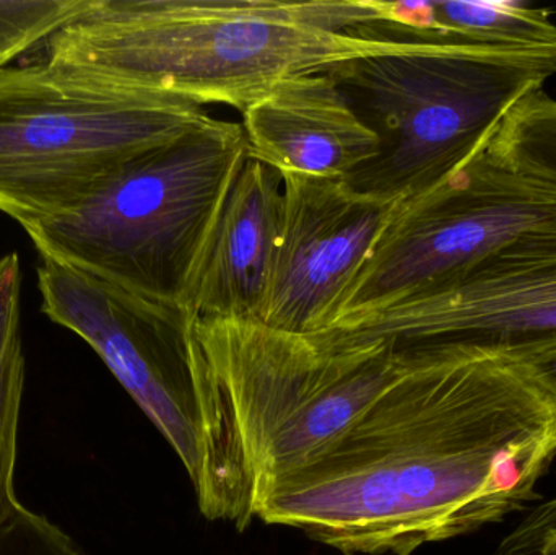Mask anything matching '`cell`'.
Returning a JSON list of instances; mask_svg holds the SVG:
<instances>
[{"instance_id":"1","label":"cell","mask_w":556,"mask_h":555,"mask_svg":"<svg viewBox=\"0 0 556 555\" xmlns=\"http://www.w3.org/2000/svg\"><path fill=\"white\" fill-rule=\"evenodd\" d=\"M336 443L270 484L254 520L343 555H412L538 501L556 396L522 362L407 348Z\"/></svg>"},{"instance_id":"2","label":"cell","mask_w":556,"mask_h":555,"mask_svg":"<svg viewBox=\"0 0 556 555\" xmlns=\"http://www.w3.org/2000/svg\"><path fill=\"white\" fill-rule=\"evenodd\" d=\"M375 23V0H87L41 46L36 65L71 80L243 114L288 78L401 45L358 35Z\"/></svg>"},{"instance_id":"3","label":"cell","mask_w":556,"mask_h":555,"mask_svg":"<svg viewBox=\"0 0 556 555\" xmlns=\"http://www.w3.org/2000/svg\"><path fill=\"white\" fill-rule=\"evenodd\" d=\"M217 396L222 453L207 520L253 524L270 484L329 449L388 387L401 351L388 342L320 349L260 321L198 319Z\"/></svg>"},{"instance_id":"4","label":"cell","mask_w":556,"mask_h":555,"mask_svg":"<svg viewBox=\"0 0 556 555\" xmlns=\"http://www.w3.org/2000/svg\"><path fill=\"white\" fill-rule=\"evenodd\" d=\"M379 153L345 179L405 201L437 188L485 146L508 111L556 75V42L516 48L401 42L327 71Z\"/></svg>"},{"instance_id":"5","label":"cell","mask_w":556,"mask_h":555,"mask_svg":"<svg viewBox=\"0 0 556 555\" xmlns=\"http://www.w3.org/2000/svg\"><path fill=\"white\" fill-rule=\"evenodd\" d=\"M247 160L243 126L214 117L134 156L71 214L26 235L41 257L182 303Z\"/></svg>"},{"instance_id":"6","label":"cell","mask_w":556,"mask_h":555,"mask_svg":"<svg viewBox=\"0 0 556 555\" xmlns=\"http://www.w3.org/2000/svg\"><path fill=\"white\" fill-rule=\"evenodd\" d=\"M214 116L201 104L59 77L0 71V212L39 227L77 209L134 156Z\"/></svg>"},{"instance_id":"7","label":"cell","mask_w":556,"mask_h":555,"mask_svg":"<svg viewBox=\"0 0 556 555\" xmlns=\"http://www.w3.org/2000/svg\"><path fill=\"white\" fill-rule=\"evenodd\" d=\"M38 289L42 313L97 352L204 501L220 462L222 419L191 310L48 257Z\"/></svg>"},{"instance_id":"8","label":"cell","mask_w":556,"mask_h":555,"mask_svg":"<svg viewBox=\"0 0 556 555\" xmlns=\"http://www.w3.org/2000/svg\"><path fill=\"white\" fill-rule=\"evenodd\" d=\"M552 231L556 189L503 165L485 143L450 179L401 201L330 326L459 282Z\"/></svg>"},{"instance_id":"9","label":"cell","mask_w":556,"mask_h":555,"mask_svg":"<svg viewBox=\"0 0 556 555\" xmlns=\"http://www.w3.org/2000/svg\"><path fill=\"white\" fill-rule=\"evenodd\" d=\"M323 349L388 342L522 362L556 349V231L459 282L309 336Z\"/></svg>"},{"instance_id":"10","label":"cell","mask_w":556,"mask_h":555,"mask_svg":"<svg viewBox=\"0 0 556 555\" xmlns=\"http://www.w3.org/2000/svg\"><path fill=\"white\" fill-rule=\"evenodd\" d=\"M276 266L257 321L277 331H326L401 201L343 179L285 175Z\"/></svg>"},{"instance_id":"11","label":"cell","mask_w":556,"mask_h":555,"mask_svg":"<svg viewBox=\"0 0 556 555\" xmlns=\"http://www.w3.org/2000/svg\"><path fill=\"white\" fill-rule=\"evenodd\" d=\"M248 156L285 175L343 179L379 153V139L327 72L288 78L241 123Z\"/></svg>"},{"instance_id":"12","label":"cell","mask_w":556,"mask_h":555,"mask_svg":"<svg viewBox=\"0 0 556 555\" xmlns=\"http://www.w3.org/2000/svg\"><path fill=\"white\" fill-rule=\"evenodd\" d=\"M281 204L280 173L248 156L182 302L195 318L260 319L276 266Z\"/></svg>"},{"instance_id":"13","label":"cell","mask_w":556,"mask_h":555,"mask_svg":"<svg viewBox=\"0 0 556 555\" xmlns=\"http://www.w3.org/2000/svg\"><path fill=\"white\" fill-rule=\"evenodd\" d=\"M379 23L369 38L392 42L516 48L556 42V23L547 9L526 2H386L375 0Z\"/></svg>"},{"instance_id":"14","label":"cell","mask_w":556,"mask_h":555,"mask_svg":"<svg viewBox=\"0 0 556 555\" xmlns=\"http://www.w3.org/2000/svg\"><path fill=\"white\" fill-rule=\"evenodd\" d=\"M23 390L22 264L9 253L0 257V525L20 507L15 466Z\"/></svg>"},{"instance_id":"15","label":"cell","mask_w":556,"mask_h":555,"mask_svg":"<svg viewBox=\"0 0 556 555\" xmlns=\"http://www.w3.org/2000/svg\"><path fill=\"white\" fill-rule=\"evenodd\" d=\"M490 153L516 173L556 189V100L544 88L508 111L489 142Z\"/></svg>"},{"instance_id":"16","label":"cell","mask_w":556,"mask_h":555,"mask_svg":"<svg viewBox=\"0 0 556 555\" xmlns=\"http://www.w3.org/2000/svg\"><path fill=\"white\" fill-rule=\"evenodd\" d=\"M85 3L87 0H0V68L45 45Z\"/></svg>"},{"instance_id":"17","label":"cell","mask_w":556,"mask_h":555,"mask_svg":"<svg viewBox=\"0 0 556 555\" xmlns=\"http://www.w3.org/2000/svg\"><path fill=\"white\" fill-rule=\"evenodd\" d=\"M77 544L45 515L20 507L0 525V555H80Z\"/></svg>"},{"instance_id":"18","label":"cell","mask_w":556,"mask_h":555,"mask_svg":"<svg viewBox=\"0 0 556 555\" xmlns=\"http://www.w3.org/2000/svg\"><path fill=\"white\" fill-rule=\"evenodd\" d=\"M493 555H556V497L535 505Z\"/></svg>"},{"instance_id":"19","label":"cell","mask_w":556,"mask_h":555,"mask_svg":"<svg viewBox=\"0 0 556 555\" xmlns=\"http://www.w3.org/2000/svg\"><path fill=\"white\" fill-rule=\"evenodd\" d=\"M522 364L528 365L535 377L556 396V349L526 358Z\"/></svg>"},{"instance_id":"20","label":"cell","mask_w":556,"mask_h":555,"mask_svg":"<svg viewBox=\"0 0 556 555\" xmlns=\"http://www.w3.org/2000/svg\"><path fill=\"white\" fill-rule=\"evenodd\" d=\"M80 555H85V554H80Z\"/></svg>"},{"instance_id":"21","label":"cell","mask_w":556,"mask_h":555,"mask_svg":"<svg viewBox=\"0 0 556 555\" xmlns=\"http://www.w3.org/2000/svg\"><path fill=\"white\" fill-rule=\"evenodd\" d=\"M0 71H2V68H0Z\"/></svg>"}]
</instances>
